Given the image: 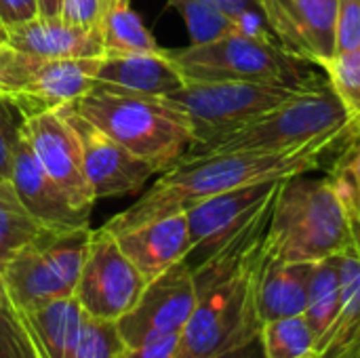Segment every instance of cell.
I'll return each instance as SVG.
<instances>
[{"mask_svg":"<svg viewBox=\"0 0 360 358\" xmlns=\"http://www.w3.org/2000/svg\"><path fill=\"white\" fill-rule=\"evenodd\" d=\"M352 135L323 139L285 152H224L184 156L171 169L162 171L160 179L146 190L135 205L114 215L103 228L112 234H118L137 224L186 211L192 205L228 190L306 175L321 169L329 154L344 146Z\"/></svg>","mask_w":360,"mask_h":358,"instance_id":"1","label":"cell"},{"mask_svg":"<svg viewBox=\"0 0 360 358\" xmlns=\"http://www.w3.org/2000/svg\"><path fill=\"white\" fill-rule=\"evenodd\" d=\"M350 247V215L329 177L306 173L281 181L264 241L268 257L314 264Z\"/></svg>","mask_w":360,"mask_h":358,"instance_id":"2","label":"cell"},{"mask_svg":"<svg viewBox=\"0 0 360 358\" xmlns=\"http://www.w3.org/2000/svg\"><path fill=\"white\" fill-rule=\"evenodd\" d=\"M74 108L154 173L171 169L194 143L190 120L169 97L93 87Z\"/></svg>","mask_w":360,"mask_h":358,"instance_id":"3","label":"cell"},{"mask_svg":"<svg viewBox=\"0 0 360 358\" xmlns=\"http://www.w3.org/2000/svg\"><path fill=\"white\" fill-rule=\"evenodd\" d=\"M352 133H356V120L331 84L312 80L293 97L262 114L247 127L217 141L194 146L184 156L224 152H285Z\"/></svg>","mask_w":360,"mask_h":358,"instance_id":"4","label":"cell"},{"mask_svg":"<svg viewBox=\"0 0 360 358\" xmlns=\"http://www.w3.org/2000/svg\"><path fill=\"white\" fill-rule=\"evenodd\" d=\"M186 82H274L306 84L316 76L302 70L300 59L289 55L270 32H230L226 36L167 51Z\"/></svg>","mask_w":360,"mask_h":358,"instance_id":"5","label":"cell"},{"mask_svg":"<svg viewBox=\"0 0 360 358\" xmlns=\"http://www.w3.org/2000/svg\"><path fill=\"white\" fill-rule=\"evenodd\" d=\"M91 228L44 230L0 266V279L19 310L72 298L84 264Z\"/></svg>","mask_w":360,"mask_h":358,"instance_id":"6","label":"cell"},{"mask_svg":"<svg viewBox=\"0 0 360 358\" xmlns=\"http://www.w3.org/2000/svg\"><path fill=\"white\" fill-rule=\"evenodd\" d=\"M316 80V78H314ZM312 82V80H310ZM306 82V84H310ZM306 84H274V82H186L179 91L167 95L190 120L194 146L217 141L272 108L293 97Z\"/></svg>","mask_w":360,"mask_h":358,"instance_id":"7","label":"cell"},{"mask_svg":"<svg viewBox=\"0 0 360 358\" xmlns=\"http://www.w3.org/2000/svg\"><path fill=\"white\" fill-rule=\"evenodd\" d=\"M148 281L122 253L116 236L105 230L91 232L84 264L74 291L82 312L99 323H118L139 300Z\"/></svg>","mask_w":360,"mask_h":358,"instance_id":"8","label":"cell"},{"mask_svg":"<svg viewBox=\"0 0 360 358\" xmlns=\"http://www.w3.org/2000/svg\"><path fill=\"white\" fill-rule=\"evenodd\" d=\"M196 283L188 260L148 281L135 306L116 323L124 346H137L165 335H179L196 306Z\"/></svg>","mask_w":360,"mask_h":358,"instance_id":"9","label":"cell"},{"mask_svg":"<svg viewBox=\"0 0 360 358\" xmlns=\"http://www.w3.org/2000/svg\"><path fill=\"white\" fill-rule=\"evenodd\" d=\"M278 188L281 181L243 186L205 198L186 209L192 241L188 264H200L224 245H228L247 226H251L264 211L272 207Z\"/></svg>","mask_w":360,"mask_h":358,"instance_id":"10","label":"cell"},{"mask_svg":"<svg viewBox=\"0 0 360 358\" xmlns=\"http://www.w3.org/2000/svg\"><path fill=\"white\" fill-rule=\"evenodd\" d=\"M274 40L295 59L323 65L335 55L338 0H257Z\"/></svg>","mask_w":360,"mask_h":358,"instance_id":"11","label":"cell"},{"mask_svg":"<svg viewBox=\"0 0 360 358\" xmlns=\"http://www.w3.org/2000/svg\"><path fill=\"white\" fill-rule=\"evenodd\" d=\"M61 110L78 135L86 179L95 194V200L135 194L154 175V169L148 162L131 154L124 146H120L116 139L86 120L74 108V103Z\"/></svg>","mask_w":360,"mask_h":358,"instance_id":"12","label":"cell"},{"mask_svg":"<svg viewBox=\"0 0 360 358\" xmlns=\"http://www.w3.org/2000/svg\"><path fill=\"white\" fill-rule=\"evenodd\" d=\"M23 133L42 169L57 181V186L78 209L91 213L95 194L86 179L78 135L63 110L59 108L25 118Z\"/></svg>","mask_w":360,"mask_h":358,"instance_id":"13","label":"cell"},{"mask_svg":"<svg viewBox=\"0 0 360 358\" xmlns=\"http://www.w3.org/2000/svg\"><path fill=\"white\" fill-rule=\"evenodd\" d=\"M11 184L27 213L34 215L44 228L68 230L89 226L91 213L78 209L72 198L57 186V181L42 169L23 133V127L13 154Z\"/></svg>","mask_w":360,"mask_h":358,"instance_id":"14","label":"cell"},{"mask_svg":"<svg viewBox=\"0 0 360 358\" xmlns=\"http://www.w3.org/2000/svg\"><path fill=\"white\" fill-rule=\"evenodd\" d=\"M101 57L42 59L34 76L19 91L8 95L23 120L42 112L76 103L95 87Z\"/></svg>","mask_w":360,"mask_h":358,"instance_id":"15","label":"cell"},{"mask_svg":"<svg viewBox=\"0 0 360 358\" xmlns=\"http://www.w3.org/2000/svg\"><path fill=\"white\" fill-rule=\"evenodd\" d=\"M114 236L122 253L146 281H152L175 264L188 260L192 251L186 211L137 224Z\"/></svg>","mask_w":360,"mask_h":358,"instance_id":"16","label":"cell"},{"mask_svg":"<svg viewBox=\"0 0 360 358\" xmlns=\"http://www.w3.org/2000/svg\"><path fill=\"white\" fill-rule=\"evenodd\" d=\"M184 84V76L162 49L154 53H103L95 76V87L154 97H167Z\"/></svg>","mask_w":360,"mask_h":358,"instance_id":"17","label":"cell"},{"mask_svg":"<svg viewBox=\"0 0 360 358\" xmlns=\"http://www.w3.org/2000/svg\"><path fill=\"white\" fill-rule=\"evenodd\" d=\"M6 44L38 59L101 57L103 40L99 27L74 25L61 17H36L6 30Z\"/></svg>","mask_w":360,"mask_h":358,"instance_id":"18","label":"cell"},{"mask_svg":"<svg viewBox=\"0 0 360 358\" xmlns=\"http://www.w3.org/2000/svg\"><path fill=\"white\" fill-rule=\"evenodd\" d=\"M312 268V262H281L268 257L264 251L255 281V306L262 325L304 314Z\"/></svg>","mask_w":360,"mask_h":358,"instance_id":"19","label":"cell"},{"mask_svg":"<svg viewBox=\"0 0 360 358\" xmlns=\"http://www.w3.org/2000/svg\"><path fill=\"white\" fill-rule=\"evenodd\" d=\"M40 358H78L86 314L76 298H63L21 310Z\"/></svg>","mask_w":360,"mask_h":358,"instance_id":"20","label":"cell"},{"mask_svg":"<svg viewBox=\"0 0 360 358\" xmlns=\"http://www.w3.org/2000/svg\"><path fill=\"white\" fill-rule=\"evenodd\" d=\"M340 304H342V298H340L338 257L333 255V257L314 262L304 317L316 338V352L340 314Z\"/></svg>","mask_w":360,"mask_h":358,"instance_id":"21","label":"cell"},{"mask_svg":"<svg viewBox=\"0 0 360 358\" xmlns=\"http://www.w3.org/2000/svg\"><path fill=\"white\" fill-rule=\"evenodd\" d=\"M103 53H154L160 51L152 32L131 8V0H114L99 23Z\"/></svg>","mask_w":360,"mask_h":358,"instance_id":"22","label":"cell"},{"mask_svg":"<svg viewBox=\"0 0 360 358\" xmlns=\"http://www.w3.org/2000/svg\"><path fill=\"white\" fill-rule=\"evenodd\" d=\"M44 228L21 205L11 179L0 181V266L21 247L36 241Z\"/></svg>","mask_w":360,"mask_h":358,"instance_id":"23","label":"cell"},{"mask_svg":"<svg viewBox=\"0 0 360 358\" xmlns=\"http://www.w3.org/2000/svg\"><path fill=\"white\" fill-rule=\"evenodd\" d=\"M259 338L268 358L316 357V338L304 314L264 323Z\"/></svg>","mask_w":360,"mask_h":358,"instance_id":"24","label":"cell"},{"mask_svg":"<svg viewBox=\"0 0 360 358\" xmlns=\"http://www.w3.org/2000/svg\"><path fill=\"white\" fill-rule=\"evenodd\" d=\"M169 4L175 6L184 17L192 44L207 42L240 30L238 19L224 13L211 0H169Z\"/></svg>","mask_w":360,"mask_h":358,"instance_id":"25","label":"cell"},{"mask_svg":"<svg viewBox=\"0 0 360 358\" xmlns=\"http://www.w3.org/2000/svg\"><path fill=\"white\" fill-rule=\"evenodd\" d=\"M0 358H40L21 310L0 279Z\"/></svg>","mask_w":360,"mask_h":358,"instance_id":"26","label":"cell"},{"mask_svg":"<svg viewBox=\"0 0 360 358\" xmlns=\"http://www.w3.org/2000/svg\"><path fill=\"white\" fill-rule=\"evenodd\" d=\"M321 68L325 70L331 89L356 120L360 116V46L346 53H335Z\"/></svg>","mask_w":360,"mask_h":358,"instance_id":"27","label":"cell"},{"mask_svg":"<svg viewBox=\"0 0 360 358\" xmlns=\"http://www.w3.org/2000/svg\"><path fill=\"white\" fill-rule=\"evenodd\" d=\"M327 177L348 215L360 213V133L348 139V146L331 165V173Z\"/></svg>","mask_w":360,"mask_h":358,"instance_id":"28","label":"cell"},{"mask_svg":"<svg viewBox=\"0 0 360 358\" xmlns=\"http://www.w3.org/2000/svg\"><path fill=\"white\" fill-rule=\"evenodd\" d=\"M21 127L23 116L15 101L6 93H0V181L11 179V165L17 141L21 137Z\"/></svg>","mask_w":360,"mask_h":358,"instance_id":"29","label":"cell"},{"mask_svg":"<svg viewBox=\"0 0 360 358\" xmlns=\"http://www.w3.org/2000/svg\"><path fill=\"white\" fill-rule=\"evenodd\" d=\"M42 59L0 44V93L13 95L34 76Z\"/></svg>","mask_w":360,"mask_h":358,"instance_id":"30","label":"cell"},{"mask_svg":"<svg viewBox=\"0 0 360 358\" xmlns=\"http://www.w3.org/2000/svg\"><path fill=\"white\" fill-rule=\"evenodd\" d=\"M120 344L114 323H99L86 317L78 358H116Z\"/></svg>","mask_w":360,"mask_h":358,"instance_id":"31","label":"cell"},{"mask_svg":"<svg viewBox=\"0 0 360 358\" xmlns=\"http://www.w3.org/2000/svg\"><path fill=\"white\" fill-rule=\"evenodd\" d=\"M360 46V0H338L335 53Z\"/></svg>","mask_w":360,"mask_h":358,"instance_id":"32","label":"cell"},{"mask_svg":"<svg viewBox=\"0 0 360 358\" xmlns=\"http://www.w3.org/2000/svg\"><path fill=\"white\" fill-rule=\"evenodd\" d=\"M112 4L114 0H63L61 19L82 27H99Z\"/></svg>","mask_w":360,"mask_h":358,"instance_id":"33","label":"cell"},{"mask_svg":"<svg viewBox=\"0 0 360 358\" xmlns=\"http://www.w3.org/2000/svg\"><path fill=\"white\" fill-rule=\"evenodd\" d=\"M177 346L179 335H165L137 346L120 344L116 358H177Z\"/></svg>","mask_w":360,"mask_h":358,"instance_id":"34","label":"cell"},{"mask_svg":"<svg viewBox=\"0 0 360 358\" xmlns=\"http://www.w3.org/2000/svg\"><path fill=\"white\" fill-rule=\"evenodd\" d=\"M40 17L38 0H0V25L4 30L23 25Z\"/></svg>","mask_w":360,"mask_h":358,"instance_id":"35","label":"cell"},{"mask_svg":"<svg viewBox=\"0 0 360 358\" xmlns=\"http://www.w3.org/2000/svg\"><path fill=\"white\" fill-rule=\"evenodd\" d=\"M209 358H268L266 357V350H264V344H262V338L255 335L234 348H228V350H221L217 354Z\"/></svg>","mask_w":360,"mask_h":358,"instance_id":"36","label":"cell"},{"mask_svg":"<svg viewBox=\"0 0 360 358\" xmlns=\"http://www.w3.org/2000/svg\"><path fill=\"white\" fill-rule=\"evenodd\" d=\"M314 358H360V331L346 344H329Z\"/></svg>","mask_w":360,"mask_h":358,"instance_id":"37","label":"cell"},{"mask_svg":"<svg viewBox=\"0 0 360 358\" xmlns=\"http://www.w3.org/2000/svg\"><path fill=\"white\" fill-rule=\"evenodd\" d=\"M213 4H217L224 13H228L234 19H240L249 13L259 11L257 0H211Z\"/></svg>","mask_w":360,"mask_h":358,"instance_id":"38","label":"cell"},{"mask_svg":"<svg viewBox=\"0 0 360 358\" xmlns=\"http://www.w3.org/2000/svg\"><path fill=\"white\" fill-rule=\"evenodd\" d=\"M61 4L63 0H38L40 17H61Z\"/></svg>","mask_w":360,"mask_h":358,"instance_id":"39","label":"cell"},{"mask_svg":"<svg viewBox=\"0 0 360 358\" xmlns=\"http://www.w3.org/2000/svg\"><path fill=\"white\" fill-rule=\"evenodd\" d=\"M350 230H352V247L360 257V213L350 215Z\"/></svg>","mask_w":360,"mask_h":358,"instance_id":"40","label":"cell"},{"mask_svg":"<svg viewBox=\"0 0 360 358\" xmlns=\"http://www.w3.org/2000/svg\"><path fill=\"white\" fill-rule=\"evenodd\" d=\"M0 44H6V30L0 25Z\"/></svg>","mask_w":360,"mask_h":358,"instance_id":"41","label":"cell"},{"mask_svg":"<svg viewBox=\"0 0 360 358\" xmlns=\"http://www.w3.org/2000/svg\"><path fill=\"white\" fill-rule=\"evenodd\" d=\"M356 131H359V133H360V116H359V118H356Z\"/></svg>","mask_w":360,"mask_h":358,"instance_id":"42","label":"cell"},{"mask_svg":"<svg viewBox=\"0 0 360 358\" xmlns=\"http://www.w3.org/2000/svg\"><path fill=\"white\" fill-rule=\"evenodd\" d=\"M310 358H314V357H310Z\"/></svg>","mask_w":360,"mask_h":358,"instance_id":"43","label":"cell"}]
</instances>
